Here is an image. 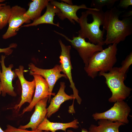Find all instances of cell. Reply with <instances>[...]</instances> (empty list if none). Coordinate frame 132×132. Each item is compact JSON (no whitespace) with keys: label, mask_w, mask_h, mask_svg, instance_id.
Returning a JSON list of instances; mask_svg holds the SVG:
<instances>
[{"label":"cell","mask_w":132,"mask_h":132,"mask_svg":"<svg viewBox=\"0 0 132 132\" xmlns=\"http://www.w3.org/2000/svg\"><path fill=\"white\" fill-rule=\"evenodd\" d=\"M125 11H121L114 7L104 12L102 25L106 31L105 44H117L124 41L132 33V21L131 17L119 19L120 14Z\"/></svg>","instance_id":"6da1fadb"},{"label":"cell","mask_w":132,"mask_h":132,"mask_svg":"<svg viewBox=\"0 0 132 132\" xmlns=\"http://www.w3.org/2000/svg\"><path fill=\"white\" fill-rule=\"evenodd\" d=\"M89 11L92 21L90 22L88 21V10L81 13L79 21L80 29L78 31V36L85 39L88 38L91 43L103 46L105 44L103 38L105 30L104 29L101 30L100 27L103 25L104 12L102 10H89Z\"/></svg>","instance_id":"7a4b0ae2"},{"label":"cell","mask_w":132,"mask_h":132,"mask_svg":"<svg viewBox=\"0 0 132 132\" xmlns=\"http://www.w3.org/2000/svg\"><path fill=\"white\" fill-rule=\"evenodd\" d=\"M117 44H110L102 50L95 52L84 70L88 76L94 78L100 72H108L114 67L117 61Z\"/></svg>","instance_id":"3957f363"},{"label":"cell","mask_w":132,"mask_h":132,"mask_svg":"<svg viewBox=\"0 0 132 132\" xmlns=\"http://www.w3.org/2000/svg\"><path fill=\"white\" fill-rule=\"evenodd\" d=\"M99 75L104 77L105 83L111 92L108 100L110 102L123 101L129 96L132 89L124 84L126 74L121 71L119 67H114L108 72H100Z\"/></svg>","instance_id":"277c9868"},{"label":"cell","mask_w":132,"mask_h":132,"mask_svg":"<svg viewBox=\"0 0 132 132\" xmlns=\"http://www.w3.org/2000/svg\"><path fill=\"white\" fill-rule=\"evenodd\" d=\"M54 31L64 37L77 51L85 64V67L88 66L90 59L95 52L101 51L103 49L102 45L87 42L85 39L78 36H74L71 39L62 33L55 31Z\"/></svg>","instance_id":"5b68a950"},{"label":"cell","mask_w":132,"mask_h":132,"mask_svg":"<svg viewBox=\"0 0 132 132\" xmlns=\"http://www.w3.org/2000/svg\"><path fill=\"white\" fill-rule=\"evenodd\" d=\"M131 110L127 103L124 100L117 101L108 110L102 113H93L92 117L96 121L101 119H105L127 124L129 122L128 117Z\"/></svg>","instance_id":"8992f818"},{"label":"cell","mask_w":132,"mask_h":132,"mask_svg":"<svg viewBox=\"0 0 132 132\" xmlns=\"http://www.w3.org/2000/svg\"><path fill=\"white\" fill-rule=\"evenodd\" d=\"M58 41L61 49L59 58L62 72L66 75L69 81L70 87L73 91L74 100L76 99L77 103L80 105L82 100L79 96L78 90L75 86L72 77L71 71L73 67L71 62L70 54L71 47L70 45H66L60 39Z\"/></svg>","instance_id":"52a82bcc"},{"label":"cell","mask_w":132,"mask_h":132,"mask_svg":"<svg viewBox=\"0 0 132 132\" xmlns=\"http://www.w3.org/2000/svg\"><path fill=\"white\" fill-rule=\"evenodd\" d=\"M28 66L30 70V75H38L42 76L46 80L48 85L49 93L51 96L55 95V93H53L52 91L57 81L62 77L67 79L66 75L61 73L62 70L60 65H56L53 68L48 69L39 68L32 63L29 64Z\"/></svg>","instance_id":"ba28073f"},{"label":"cell","mask_w":132,"mask_h":132,"mask_svg":"<svg viewBox=\"0 0 132 132\" xmlns=\"http://www.w3.org/2000/svg\"><path fill=\"white\" fill-rule=\"evenodd\" d=\"M26 11L25 9L18 5L11 8V13L8 18L9 26L6 32L2 36L5 39L16 35L19 27L23 23L30 22L24 16Z\"/></svg>","instance_id":"9c48e42d"},{"label":"cell","mask_w":132,"mask_h":132,"mask_svg":"<svg viewBox=\"0 0 132 132\" xmlns=\"http://www.w3.org/2000/svg\"><path fill=\"white\" fill-rule=\"evenodd\" d=\"M24 67L20 66L18 68L15 69L14 72L18 77L22 87V94L21 100L19 103L11 108L13 109L17 112H19L21 107L25 103L30 104L32 99V97L35 88V82L34 79L31 81H27L24 76Z\"/></svg>","instance_id":"30bf717a"},{"label":"cell","mask_w":132,"mask_h":132,"mask_svg":"<svg viewBox=\"0 0 132 132\" xmlns=\"http://www.w3.org/2000/svg\"><path fill=\"white\" fill-rule=\"evenodd\" d=\"M6 56L2 55L0 61L2 71L0 70V81L1 83L2 96L5 97L6 94L12 97H15L17 94L14 90L12 81L17 76L14 72L12 70L13 67L12 64L7 67L5 64Z\"/></svg>","instance_id":"8fae6325"},{"label":"cell","mask_w":132,"mask_h":132,"mask_svg":"<svg viewBox=\"0 0 132 132\" xmlns=\"http://www.w3.org/2000/svg\"><path fill=\"white\" fill-rule=\"evenodd\" d=\"M50 3L59 9L60 12L57 15L60 19L63 20L67 18L72 23L75 24V21L79 23V18L77 16V12L80 9H86L95 10H99L93 8H89L85 4L70 5L62 1L59 2L54 0H51Z\"/></svg>","instance_id":"7c38bea8"},{"label":"cell","mask_w":132,"mask_h":132,"mask_svg":"<svg viewBox=\"0 0 132 132\" xmlns=\"http://www.w3.org/2000/svg\"><path fill=\"white\" fill-rule=\"evenodd\" d=\"M32 75L35 82V90L34 95L29 105L24 108L21 115L27 112L31 111L36 104L41 99L49 97V101H50L51 96L49 92L48 83L42 76L37 74Z\"/></svg>","instance_id":"4fadbf2b"},{"label":"cell","mask_w":132,"mask_h":132,"mask_svg":"<svg viewBox=\"0 0 132 132\" xmlns=\"http://www.w3.org/2000/svg\"><path fill=\"white\" fill-rule=\"evenodd\" d=\"M49 98V97H46L37 102L34 106L35 110L29 122L26 125H20L18 128L23 129L30 128L32 130H35L46 117L47 112L46 107Z\"/></svg>","instance_id":"5bb4252c"},{"label":"cell","mask_w":132,"mask_h":132,"mask_svg":"<svg viewBox=\"0 0 132 132\" xmlns=\"http://www.w3.org/2000/svg\"><path fill=\"white\" fill-rule=\"evenodd\" d=\"M65 83L64 82L60 83L59 89L56 95L50 100V104L47 108L46 118H49L58 110L60 105L63 102L69 100L74 99L73 94L69 95L65 92Z\"/></svg>","instance_id":"9a60e30c"},{"label":"cell","mask_w":132,"mask_h":132,"mask_svg":"<svg viewBox=\"0 0 132 132\" xmlns=\"http://www.w3.org/2000/svg\"><path fill=\"white\" fill-rule=\"evenodd\" d=\"M78 123L77 119H75L70 122L67 123L54 122L50 121L46 117L36 130L51 132H56L58 130H61L66 132V130L68 128H71L75 129L78 128Z\"/></svg>","instance_id":"2e32d148"},{"label":"cell","mask_w":132,"mask_h":132,"mask_svg":"<svg viewBox=\"0 0 132 132\" xmlns=\"http://www.w3.org/2000/svg\"><path fill=\"white\" fill-rule=\"evenodd\" d=\"M46 11L44 14L37 19L31 23L23 26L24 27L36 26L42 24H48L60 27L58 23L54 22V16L60 12L59 9L55 6L49 2L46 6Z\"/></svg>","instance_id":"e0dca14e"},{"label":"cell","mask_w":132,"mask_h":132,"mask_svg":"<svg viewBox=\"0 0 132 132\" xmlns=\"http://www.w3.org/2000/svg\"><path fill=\"white\" fill-rule=\"evenodd\" d=\"M98 122V126L91 124L89 132H119V128L125 124L119 121H112L105 119H101Z\"/></svg>","instance_id":"ac0fdd59"},{"label":"cell","mask_w":132,"mask_h":132,"mask_svg":"<svg viewBox=\"0 0 132 132\" xmlns=\"http://www.w3.org/2000/svg\"><path fill=\"white\" fill-rule=\"evenodd\" d=\"M51 0H33L30 2L29 8L24 15L30 21H33L41 16L43 10L46 7Z\"/></svg>","instance_id":"d6986e66"},{"label":"cell","mask_w":132,"mask_h":132,"mask_svg":"<svg viewBox=\"0 0 132 132\" xmlns=\"http://www.w3.org/2000/svg\"><path fill=\"white\" fill-rule=\"evenodd\" d=\"M118 0H93L91 3V6L99 10H102V8L106 6L109 9L113 7L115 2L118 1Z\"/></svg>","instance_id":"ffe728a7"},{"label":"cell","mask_w":132,"mask_h":132,"mask_svg":"<svg viewBox=\"0 0 132 132\" xmlns=\"http://www.w3.org/2000/svg\"><path fill=\"white\" fill-rule=\"evenodd\" d=\"M11 8L10 5H6L0 10V30L6 26L8 23Z\"/></svg>","instance_id":"44dd1931"},{"label":"cell","mask_w":132,"mask_h":132,"mask_svg":"<svg viewBox=\"0 0 132 132\" xmlns=\"http://www.w3.org/2000/svg\"><path fill=\"white\" fill-rule=\"evenodd\" d=\"M132 64V52H131L128 55L124 60L123 61L121 66L119 67L120 71L126 74L129 68Z\"/></svg>","instance_id":"7402d4cb"},{"label":"cell","mask_w":132,"mask_h":132,"mask_svg":"<svg viewBox=\"0 0 132 132\" xmlns=\"http://www.w3.org/2000/svg\"><path fill=\"white\" fill-rule=\"evenodd\" d=\"M4 131L5 132H46V131L37 130L28 131L26 129L16 128L10 125H7V128Z\"/></svg>","instance_id":"603a6c76"},{"label":"cell","mask_w":132,"mask_h":132,"mask_svg":"<svg viewBox=\"0 0 132 132\" xmlns=\"http://www.w3.org/2000/svg\"><path fill=\"white\" fill-rule=\"evenodd\" d=\"M17 46V44L12 43L10 44L8 47L3 48H0V53H4L6 55H9L13 52L12 48H16Z\"/></svg>","instance_id":"cb8c5ba5"},{"label":"cell","mask_w":132,"mask_h":132,"mask_svg":"<svg viewBox=\"0 0 132 132\" xmlns=\"http://www.w3.org/2000/svg\"><path fill=\"white\" fill-rule=\"evenodd\" d=\"M132 5V0H121L118 6L120 8L127 9L129 6Z\"/></svg>","instance_id":"d4e9b609"},{"label":"cell","mask_w":132,"mask_h":132,"mask_svg":"<svg viewBox=\"0 0 132 132\" xmlns=\"http://www.w3.org/2000/svg\"><path fill=\"white\" fill-rule=\"evenodd\" d=\"M132 11L130 10L125 13L122 16V17L124 18H128L132 16Z\"/></svg>","instance_id":"484cf974"},{"label":"cell","mask_w":132,"mask_h":132,"mask_svg":"<svg viewBox=\"0 0 132 132\" xmlns=\"http://www.w3.org/2000/svg\"><path fill=\"white\" fill-rule=\"evenodd\" d=\"M4 0H0V10H1L3 7L6 5L5 3H1L4 1Z\"/></svg>","instance_id":"4316f807"},{"label":"cell","mask_w":132,"mask_h":132,"mask_svg":"<svg viewBox=\"0 0 132 132\" xmlns=\"http://www.w3.org/2000/svg\"><path fill=\"white\" fill-rule=\"evenodd\" d=\"M62 1H64L65 3L68 4L70 5H72L73 3L72 0H61Z\"/></svg>","instance_id":"83f0119b"},{"label":"cell","mask_w":132,"mask_h":132,"mask_svg":"<svg viewBox=\"0 0 132 132\" xmlns=\"http://www.w3.org/2000/svg\"><path fill=\"white\" fill-rule=\"evenodd\" d=\"M67 132H74L72 131L68 130L67 131ZM81 132H89L85 128H83L82 129L81 131Z\"/></svg>","instance_id":"f1b7e54d"},{"label":"cell","mask_w":132,"mask_h":132,"mask_svg":"<svg viewBox=\"0 0 132 132\" xmlns=\"http://www.w3.org/2000/svg\"><path fill=\"white\" fill-rule=\"evenodd\" d=\"M1 94V83L0 81V96Z\"/></svg>","instance_id":"f546056e"},{"label":"cell","mask_w":132,"mask_h":132,"mask_svg":"<svg viewBox=\"0 0 132 132\" xmlns=\"http://www.w3.org/2000/svg\"><path fill=\"white\" fill-rule=\"evenodd\" d=\"M0 132H5L4 131H3L1 129V127L0 126Z\"/></svg>","instance_id":"4dcf8cb0"},{"label":"cell","mask_w":132,"mask_h":132,"mask_svg":"<svg viewBox=\"0 0 132 132\" xmlns=\"http://www.w3.org/2000/svg\"><path fill=\"white\" fill-rule=\"evenodd\" d=\"M46 132H50L49 131H46Z\"/></svg>","instance_id":"1f68e13d"}]
</instances>
